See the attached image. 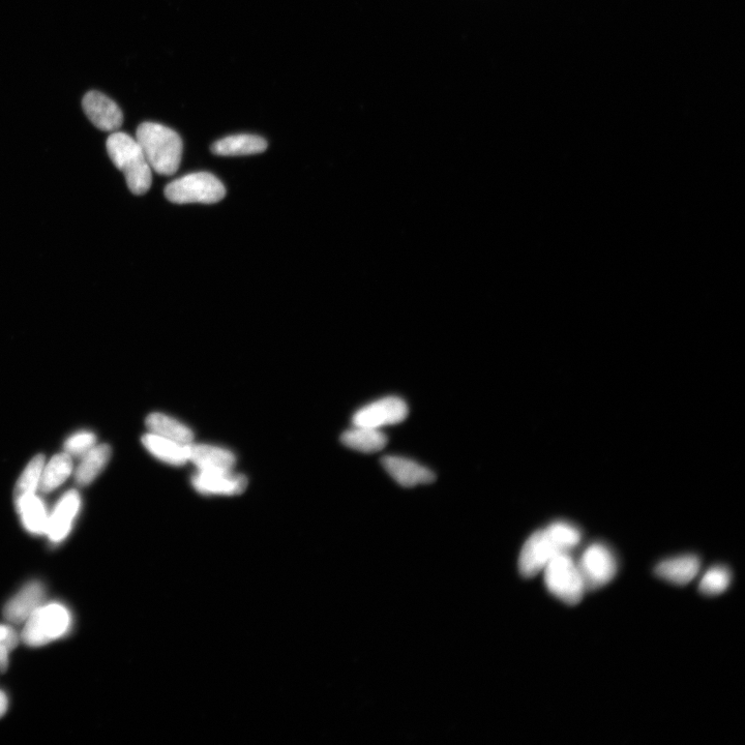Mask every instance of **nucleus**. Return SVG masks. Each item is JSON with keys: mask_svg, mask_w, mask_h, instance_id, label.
<instances>
[{"mask_svg": "<svg viewBox=\"0 0 745 745\" xmlns=\"http://www.w3.org/2000/svg\"><path fill=\"white\" fill-rule=\"evenodd\" d=\"M341 440L349 449L365 454L380 452L387 444V437L381 430L362 426L346 431Z\"/></svg>", "mask_w": 745, "mask_h": 745, "instance_id": "18", "label": "nucleus"}, {"mask_svg": "<svg viewBox=\"0 0 745 745\" xmlns=\"http://www.w3.org/2000/svg\"><path fill=\"white\" fill-rule=\"evenodd\" d=\"M107 152L113 164L125 176L130 191L144 195L151 189L153 170L136 139L123 132H113L107 139Z\"/></svg>", "mask_w": 745, "mask_h": 745, "instance_id": "2", "label": "nucleus"}, {"mask_svg": "<svg viewBox=\"0 0 745 745\" xmlns=\"http://www.w3.org/2000/svg\"><path fill=\"white\" fill-rule=\"evenodd\" d=\"M81 504L77 491H69L59 500L52 515L48 518L46 534L52 543L63 542L69 535Z\"/></svg>", "mask_w": 745, "mask_h": 745, "instance_id": "11", "label": "nucleus"}, {"mask_svg": "<svg viewBox=\"0 0 745 745\" xmlns=\"http://www.w3.org/2000/svg\"><path fill=\"white\" fill-rule=\"evenodd\" d=\"M188 461L192 462L198 471L219 472L231 471L236 463L235 456L221 447L189 443L187 445Z\"/></svg>", "mask_w": 745, "mask_h": 745, "instance_id": "14", "label": "nucleus"}, {"mask_svg": "<svg viewBox=\"0 0 745 745\" xmlns=\"http://www.w3.org/2000/svg\"><path fill=\"white\" fill-rule=\"evenodd\" d=\"M700 568L701 562L697 556L685 555L661 562L654 572L675 585H687L695 579Z\"/></svg>", "mask_w": 745, "mask_h": 745, "instance_id": "15", "label": "nucleus"}, {"mask_svg": "<svg viewBox=\"0 0 745 745\" xmlns=\"http://www.w3.org/2000/svg\"><path fill=\"white\" fill-rule=\"evenodd\" d=\"M145 423L149 433L178 443L189 444L194 439V434L190 428L166 414L153 413L148 415Z\"/></svg>", "mask_w": 745, "mask_h": 745, "instance_id": "20", "label": "nucleus"}, {"mask_svg": "<svg viewBox=\"0 0 745 745\" xmlns=\"http://www.w3.org/2000/svg\"><path fill=\"white\" fill-rule=\"evenodd\" d=\"M564 553L555 543L547 527L534 532L525 543L520 559L519 569L526 578L541 573L550 560Z\"/></svg>", "mask_w": 745, "mask_h": 745, "instance_id": "7", "label": "nucleus"}, {"mask_svg": "<svg viewBox=\"0 0 745 745\" xmlns=\"http://www.w3.org/2000/svg\"><path fill=\"white\" fill-rule=\"evenodd\" d=\"M408 406L398 397H387L366 405L353 415V426L379 429L406 420Z\"/></svg>", "mask_w": 745, "mask_h": 745, "instance_id": "8", "label": "nucleus"}, {"mask_svg": "<svg viewBox=\"0 0 745 745\" xmlns=\"http://www.w3.org/2000/svg\"><path fill=\"white\" fill-rule=\"evenodd\" d=\"M381 463L386 472L405 488L431 484L436 479L430 469L406 458L387 456L381 460Z\"/></svg>", "mask_w": 745, "mask_h": 745, "instance_id": "13", "label": "nucleus"}, {"mask_svg": "<svg viewBox=\"0 0 745 745\" xmlns=\"http://www.w3.org/2000/svg\"><path fill=\"white\" fill-rule=\"evenodd\" d=\"M96 441L97 438L93 433H77L66 441V453L70 456H84L93 449L96 445Z\"/></svg>", "mask_w": 745, "mask_h": 745, "instance_id": "26", "label": "nucleus"}, {"mask_svg": "<svg viewBox=\"0 0 745 745\" xmlns=\"http://www.w3.org/2000/svg\"><path fill=\"white\" fill-rule=\"evenodd\" d=\"M45 598L46 589L41 582L28 583L6 605L4 616L12 623L25 622L43 605Z\"/></svg>", "mask_w": 745, "mask_h": 745, "instance_id": "12", "label": "nucleus"}, {"mask_svg": "<svg viewBox=\"0 0 745 745\" xmlns=\"http://www.w3.org/2000/svg\"><path fill=\"white\" fill-rule=\"evenodd\" d=\"M577 565L585 589L588 590L599 589L610 583L618 569L614 553L601 543L590 545Z\"/></svg>", "mask_w": 745, "mask_h": 745, "instance_id": "6", "label": "nucleus"}, {"mask_svg": "<svg viewBox=\"0 0 745 745\" xmlns=\"http://www.w3.org/2000/svg\"><path fill=\"white\" fill-rule=\"evenodd\" d=\"M731 579V572L725 566H715L705 574L699 589L707 596L719 595L729 588Z\"/></svg>", "mask_w": 745, "mask_h": 745, "instance_id": "25", "label": "nucleus"}, {"mask_svg": "<svg viewBox=\"0 0 745 745\" xmlns=\"http://www.w3.org/2000/svg\"><path fill=\"white\" fill-rule=\"evenodd\" d=\"M545 583L548 590L566 605H578L585 586L577 563L568 553L558 554L546 565Z\"/></svg>", "mask_w": 745, "mask_h": 745, "instance_id": "4", "label": "nucleus"}, {"mask_svg": "<svg viewBox=\"0 0 745 745\" xmlns=\"http://www.w3.org/2000/svg\"><path fill=\"white\" fill-rule=\"evenodd\" d=\"M44 466L45 457L43 455H38L29 462L23 471L14 491L16 509L26 499L35 495L40 486Z\"/></svg>", "mask_w": 745, "mask_h": 745, "instance_id": "22", "label": "nucleus"}, {"mask_svg": "<svg viewBox=\"0 0 745 745\" xmlns=\"http://www.w3.org/2000/svg\"><path fill=\"white\" fill-rule=\"evenodd\" d=\"M267 141L256 135L242 134L225 137L212 146L213 154L221 157L250 156L266 151Z\"/></svg>", "mask_w": 745, "mask_h": 745, "instance_id": "16", "label": "nucleus"}, {"mask_svg": "<svg viewBox=\"0 0 745 745\" xmlns=\"http://www.w3.org/2000/svg\"><path fill=\"white\" fill-rule=\"evenodd\" d=\"M73 471V461L69 454H59L44 466L40 486L42 492L49 493L62 486Z\"/></svg>", "mask_w": 745, "mask_h": 745, "instance_id": "21", "label": "nucleus"}, {"mask_svg": "<svg viewBox=\"0 0 745 745\" xmlns=\"http://www.w3.org/2000/svg\"><path fill=\"white\" fill-rule=\"evenodd\" d=\"M83 109L89 121L104 132H116L124 123L121 108L110 98L100 92H89L85 95Z\"/></svg>", "mask_w": 745, "mask_h": 745, "instance_id": "9", "label": "nucleus"}, {"mask_svg": "<svg viewBox=\"0 0 745 745\" xmlns=\"http://www.w3.org/2000/svg\"><path fill=\"white\" fill-rule=\"evenodd\" d=\"M16 510L27 531L36 535L46 534L49 517L39 497L36 495L29 497Z\"/></svg>", "mask_w": 745, "mask_h": 745, "instance_id": "23", "label": "nucleus"}, {"mask_svg": "<svg viewBox=\"0 0 745 745\" xmlns=\"http://www.w3.org/2000/svg\"><path fill=\"white\" fill-rule=\"evenodd\" d=\"M0 643L13 650L18 645L16 632L12 628L7 627V625H0Z\"/></svg>", "mask_w": 745, "mask_h": 745, "instance_id": "27", "label": "nucleus"}, {"mask_svg": "<svg viewBox=\"0 0 745 745\" xmlns=\"http://www.w3.org/2000/svg\"><path fill=\"white\" fill-rule=\"evenodd\" d=\"M136 140L153 171L172 175L180 168L183 141L172 129L156 123H143L137 130Z\"/></svg>", "mask_w": 745, "mask_h": 745, "instance_id": "1", "label": "nucleus"}, {"mask_svg": "<svg viewBox=\"0 0 745 745\" xmlns=\"http://www.w3.org/2000/svg\"><path fill=\"white\" fill-rule=\"evenodd\" d=\"M547 529L555 543L564 553H569L581 542V531L575 525L568 522H554Z\"/></svg>", "mask_w": 745, "mask_h": 745, "instance_id": "24", "label": "nucleus"}, {"mask_svg": "<svg viewBox=\"0 0 745 745\" xmlns=\"http://www.w3.org/2000/svg\"><path fill=\"white\" fill-rule=\"evenodd\" d=\"M25 622L23 642L40 647L64 637L70 630L72 619L65 606L53 603L42 605Z\"/></svg>", "mask_w": 745, "mask_h": 745, "instance_id": "3", "label": "nucleus"}, {"mask_svg": "<svg viewBox=\"0 0 745 745\" xmlns=\"http://www.w3.org/2000/svg\"><path fill=\"white\" fill-rule=\"evenodd\" d=\"M8 704L9 702L7 695L4 692L0 691V719H2L6 714L8 710Z\"/></svg>", "mask_w": 745, "mask_h": 745, "instance_id": "29", "label": "nucleus"}, {"mask_svg": "<svg viewBox=\"0 0 745 745\" xmlns=\"http://www.w3.org/2000/svg\"><path fill=\"white\" fill-rule=\"evenodd\" d=\"M111 454V447L108 444L94 446L91 451L83 456L84 458L76 470V483L81 487L93 483L107 466Z\"/></svg>", "mask_w": 745, "mask_h": 745, "instance_id": "19", "label": "nucleus"}, {"mask_svg": "<svg viewBox=\"0 0 745 745\" xmlns=\"http://www.w3.org/2000/svg\"><path fill=\"white\" fill-rule=\"evenodd\" d=\"M165 196L176 204H214L226 196V189L215 175L197 172L178 178L165 189Z\"/></svg>", "mask_w": 745, "mask_h": 745, "instance_id": "5", "label": "nucleus"}, {"mask_svg": "<svg viewBox=\"0 0 745 745\" xmlns=\"http://www.w3.org/2000/svg\"><path fill=\"white\" fill-rule=\"evenodd\" d=\"M193 487L203 495L235 496L245 492L248 479L243 474L231 471H198L192 479Z\"/></svg>", "mask_w": 745, "mask_h": 745, "instance_id": "10", "label": "nucleus"}, {"mask_svg": "<svg viewBox=\"0 0 745 745\" xmlns=\"http://www.w3.org/2000/svg\"><path fill=\"white\" fill-rule=\"evenodd\" d=\"M11 650L0 643V672H6L9 667V652Z\"/></svg>", "mask_w": 745, "mask_h": 745, "instance_id": "28", "label": "nucleus"}, {"mask_svg": "<svg viewBox=\"0 0 745 745\" xmlns=\"http://www.w3.org/2000/svg\"><path fill=\"white\" fill-rule=\"evenodd\" d=\"M145 449L164 463L182 466L188 462L187 445L148 433L142 437Z\"/></svg>", "mask_w": 745, "mask_h": 745, "instance_id": "17", "label": "nucleus"}]
</instances>
